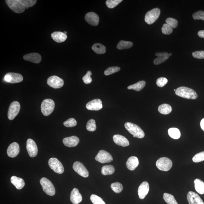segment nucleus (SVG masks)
<instances>
[{
    "instance_id": "nucleus-1",
    "label": "nucleus",
    "mask_w": 204,
    "mask_h": 204,
    "mask_svg": "<svg viewBox=\"0 0 204 204\" xmlns=\"http://www.w3.org/2000/svg\"><path fill=\"white\" fill-rule=\"evenodd\" d=\"M176 95L187 99H196L198 97L196 92L192 89L185 87H180L176 90Z\"/></svg>"
},
{
    "instance_id": "nucleus-2",
    "label": "nucleus",
    "mask_w": 204,
    "mask_h": 204,
    "mask_svg": "<svg viewBox=\"0 0 204 204\" xmlns=\"http://www.w3.org/2000/svg\"><path fill=\"white\" fill-rule=\"evenodd\" d=\"M125 126L127 130L133 135V137L142 138L145 136V133L142 130L135 124L130 122H126Z\"/></svg>"
},
{
    "instance_id": "nucleus-3",
    "label": "nucleus",
    "mask_w": 204,
    "mask_h": 204,
    "mask_svg": "<svg viewBox=\"0 0 204 204\" xmlns=\"http://www.w3.org/2000/svg\"><path fill=\"white\" fill-rule=\"evenodd\" d=\"M55 107V103L52 99H46L42 102L41 110L44 116H48L53 112Z\"/></svg>"
},
{
    "instance_id": "nucleus-4",
    "label": "nucleus",
    "mask_w": 204,
    "mask_h": 204,
    "mask_svg": "<svg viewBox=\"0 0 204 204\" xmlns=\"http://www.w3.org/2000/svg\"><path fill=\"white\" fill-rule=\"evenodd\" d=\"M43 190L46 193L50 196H53L55 194V189L51 181L45 177L42 178L40 181Z\"/></svg>"
},
{
    "instance_id": "nucleus-5",
    "label": "nucleus",
    "mask_w": 204,
    "mask_h": 204,
    "mask_svg": "<svg viewBox=\"0 0 204 204\" xmlns=\"http://www.w3.org/2000/svg\"><path fill=\"white\" fill-rule=\"evenodd\" d=\"M7 4L13 12L17 13H20L24 12L25 8L20 0H6Z\"/></svg>"
},
{
    "instance_id": "nucleus-6",
    "label": "nucleus",
    "mask_w": 204,
    "mask_h": 204,
    "mask_svg": "<svg viewBox=\"0 0 204 204\" xmlns=\"http://www.w3.org/2000/svg\"><path fill=\"white\" fill-rule=\"evenodd\" d=\"M161 11L159 8L152 9L146 13L145 15V21L148 24L151 25L156 21L160 16Z\"/></svg>"
},
{
    "instance_id": "nucleus-7",
    "label": "nucleus",
    "mask_w": 204,
    "mask_h": 204,
    "mask_svg": "<svg viewBox=\"0 0 204 204\" xmlns=\"http://www.w3.org/2000/svg\"><path fill=\"white\" fill-rule=\"evenodd\" d=\"M156 165L159 170L168 171L172 167V162L171 160L168 158L162 157L158 159Z\"/></svg>"
},
{
    "instance_id": "nucleus-8",
    "label": "nucleus",
    "mask_w": 204,
    "mask_h": 204,
    "mask_svg": "<svg viewBox=\"0 0 204 204\" xmlns=\"http://www.w3.org/2000/svg\"><path fill=\"white\" fill-rule=\"evenodd\" d=\"M48 164L50 168L56 173L59 174L63 173L64 168L62 163L56 158H50Z\"/></svg>"
},
{
    "instance_id": "nucleus-9",
    "label": "nucleus",
    "mask_w": 204,
    "mask_h": 204,
    "mask_svg": "<svg viewBox=\"0 0 204 204\" xmlns=\"http://www.w3.org/2000/svg\"><path fill=\"white\" fill-rule=\"evenodd\" d=\"M20 109V105L18 101H14L9 106L8 118L9 120H12L19 114Z\"/></svg>"
},
{
    "instance_id": "nucleus-10",
    "label": "nucleus",
    "mask_w": 204,
    "mask_h": 204,
    "mask_svg": "<svg viewBox=\"0 0 204 204\" xmlns=\"http://www.w3.org/2000/svg\"><path fill=\"white\" fill-rule=\"evenodd\" d=\"M95 159L96 161L101 163H108L112 162L113 157L110 154L105 150H101L99 152Z\"/></svg>"
},
{
    "instance_id": "nucleus-11",
    "label": "nucleus",
    "mask_w": 204,
    "mask_h": 204,
    "mask_svg": "<svg viewBox=\"0 0 204 204\" xmlns=\"http://www.w3.org/2000/svg\"><path fill=\"white\" fill-rule=\"evenodd\" d=\"M47 83L50 87L54 89H59L64 86L63 80L56 76H52L48 78Z\"/></svg>"
},
{
    "instance_id": "nucleus-12",
    "label": "nucleus",
    "mask_w": 204,
    "mask_h": 204,
    "mask_svg": "<svg viewBox=\"0 0 204 204\" xmlns=\"http://www.w3.org/2000/svg\"><path fill=\"white\" fill-rule=\"evenodd\" d=\"M73 169L77 173L82 177L87 178L89 177V172L82 163L76 161L74 163Z\"/></svg>"
},
{
    "instance_id": "nucleus-13",
    "label": "nucleus",
    "mask_w": 204,
    "mask_h": 204,
    "mask_svg": "<svg viewBox=\"0 0 204 204\" xmlns=\"http://www.w3.org/2000/svg\"><path fill=\"white\" fill-rule=\"evenodd\" d=\"M4 80L12 84L21 82L23 80V76L20 74L15 73H8L5 75Z\"/></svg>"
},
{
    "instance_id": "nucleus-14",
    "label": "nucleus",
    "mask_w": 204,
    "mask_h": 204,
    "mask_svg": "<svg viewBox=\"0 0 204 204\" xmlns=\"http://www.w3.org/2000/svg\"><path fill=\"white\" fill-rule=\"evenodd\" d=\"M26 148L28 153L30 157L36 156L38 153V148L34 140L30 138L28 139Z\"/></svg>"
},
{
    "instance_id": "nucleus-15",
    "label": "nucleus",
    "mask_w": 204,
    "mask_h": 204,
    "mask_svg": "<svg viewBox=\"0 0 204 204\" xmlns=\"http://www.w3.org/2000/svg\"><path fill=\"white\" fill-rule=\"evenodd\" d=\"M85 19L87 23L94 26L98 25L99 23V17L94 12H90L87 13Z\"/></svg>"
},
{
    "instance_id": "nucleus-16",
    "label": "nucleus",
    "mask_w": 204,
    "mask_h": 204,
    "mask_svg": "<svg viewBox=\"0 0 204 204\" xmlns=\"http://www.w3.org/2000/svg\"><path fill=\"white\" fill-rule=\"evenodd\" d=\"M86 108L90 110H99L103 108L101 100L99 99H94L89 102L86 105Z\"/></svg>"
},
{
    "instance_id": "nucleus-17",
    "label": "nucleus",
    "mask_w": 204,
    "mask_h": 204,
    "mask_svg": "<svg viewBox=\"0 0 204 204\" xmlns=\"http://www.w3.org/2000/svg\"><path fill=\"white\" fill-rule=\"evenodd\" d=\"M187 198L189 204H204L199 195L194 192H188Z\"/></svg>"
},
{
    "instance_id": "nucleus-18",
    "label": "nucleus",
    "mask_w": 204,
    "mask_h": 204,
    "mask_svg": "<svg viewBox=\"0 0 204 204\" xmlns=\"http://www.w3.org/2000/svg\"><path fill=\"white\" fill-rule=\"evenodd\" d=\"M149 190V183L147 181H144L139 186L138 189V194L141 199H143L148 194Z\"/></svg>"
},
{
    "instance_id": "nucleus-19",
    "label": "nucleus",
    "mask_w": 204,
    "mask_h": 204,
    "mask_svg": "<svg viewBox=\"0 0 204 204\" xmlns=\"http://www.w3.org/2000/svg\"><path fill=\"white\" fill-rule=\"evenodd\" d=\"M19 151V146L18 143L13 142L9 145L8 149H7V155L9 157L14 158L18 155Z\"/></svg>"
},
{
    "instance_id": "nucleus-20",
    "label": "nucleus",
    "mask_w": 204,
    "mask_h": 204,
    "mask_svg": "<svg viewBox=\"0 0 204 204\" xmlns=\"http://www.w3.org/2000/svg\"><path fill=\"white\" fill-rule=\"evenodd\" d=\"M156 56L158 57L153 61V64L155 65H158L167 60L170 56L169 53L163 52H157L155 54Z\"/></svg>"
},
{
    "instance_id": "nucleus-21",
    "label": "nucleus",
    "mask_w": 204,
    "mask_h": 204,
    "mask_svg": "<svg viewBox=\"0 0 204 204\" xmlns=\"http://www.w3.org/2000/svg\"><path fill=\"white\" fill-rule=\"evenodd\" d=\"M79 142V138L75 136L66 137L63 140L64 145L69 148L75 147Z\"/></svg>"
},
{
    "instance_id": "nucleus-22",
    "label": "nucleus",
    "mask_w": 204,
    "mask_h": 204,
    "mask_svg": "<svg viewBox=\"0 0 204 204\" xmlns=\"http://www.w3.org/2000/svg\"><path fill=\"white\" fill-rule=\"evenodd\" d=\"M23 58L25 60L38 64L41 61L42 57L40 54L36 53H33L24 55Z\"/></svg>"
},
{
    "instance_id": "nucleus-23",
    "label": "nucleus",
    "mask_w": 204,
    "mask_h": 204,
    "mask_svg": "<svg viewBox=\"0 0 204 204\" xmlns=\"http://www.w3.org/2000/svg\"><path fill=\"white\" fill-rule=\"evenodd\" d=\"M113 140L115 143L122 147H125L129 145V141L125 137L120 135H115L113 136Z\"/></svg>"
},
{
    "instance_id": "nucleus-24",
    "label": "nucleus",
    "mask_w": 204,
    "mask_h": 204,
    "mask_svg": "<svg viewBox=\"0 0 204 204\" xmlns=\"http://www.w3.org/2000/svg\"><path fill=\"white\" fill-rule=\"evenodd\" d=\"M82 196L78 189L74 188L70 194V201L73 204H78L82 201Z\"/></svg>"
},
{
    "instance_id": "nucleus-25",
    "label": "nucleus",
    "mask_w": 204,
    "mask_h": 204,
    "mask_svg": "<svg viewBox=\"0 0 204 204\" xmlns=\"http://www.w3.org/2000/svg\"><path fill=\"white\" fill-rule=\"evenodd\" d=\"M138 159L136 157H131L128 159L126 166L128 169L131 170H134L139 165Z\"/></svg>"
},
{
    "instance_id": "nucleus-26",
    "label": "nucleus",
    "mask_w": 204,
    "mask_h": 204,
    "mask_svg": "<svg viewBox=\"0 0 204 204\" xmlns=\"http://www.w3.org/2000/svg\"><path fill=\"white\" fill-rule=\"evenodd\" d=\"M52 38L57 43L64 42L67 38V36L63 32L61 31H55L51 34Z\"/></svg>"
},
{
    "instance_id": "nucleus-27",
    "label": "nucleus",
    "mask_w": 204,
    "mask_h": 204,
    "mask_svg": "<svg viewBox=\"0 0 204 204\" xmlns=\"http://www.w3.org/2000/svg\"><path fill=\"white\" fill-rule=\"evenodd\" d=\"M11 182L18 190H21L25 186V183L22 178L13 176L11 178Z\"/></svg>"
},
{
    "instance_id": "nucleus-28",
    "label": "nucleus",
    "mask_w": 204,
    "mask_h": 204,
    "mask_svg": "<svg viewBox=\"0 0 204 204\" xmlns=\"http://www.w3.org/2000/svg\"><path fill=\"white\" fill-rule=\"evenodd\" d=\"M194 183L196 191L200 194H204V182L197 179L195 180Z\"/></svg>"
},
{
    "instance_id": "nucleus-29",
    "label": "nucleus",
    "mask_w": 204,
    "mask_h": 204,
    "mask_svg": "<svg viewBox=\"0 0 204 204\" xmlns=\"http://www.w3.org/2000/svg\"><path fill=\"white\" fill-rule=\"evenodd\" d=\"M92 49L98 54H103L106 52V48L105 46L100 43L94 44L92 47Z\"/></svg>"
},
{
    "instance_id": "nucleus-30",
    "label": "nucleus",
    "mask_w": 204,
    "mask_h": 204,
    "mask_svg": "<svg viewBox=\"0 0 204 204\" xmlns=\"http://www.w3.org/2000/svg\"><path fill=\"white\" fill-rule=\"evenodd\" d=\"M146 84V83L145 81H141L128 87L127 89L129 90H133L139 92L144 88Z\"/></svg>"
},
{
    "instance_id": "nucleus-31",
    "label": "nucleus",
    "mask_w": 204,
    "mask_h": 204,
    "mask_svg": "<svg viewBox=\"0 0 204 204\" xmlns=\"http://www.w3.org/2000/svg\"><path fill=\"white\" fill-rule=\"evenodd\" d=\"M158 110L159 112L163 115H168L172 112V107L169 105H161L158 107Z\"/></svg>"
},
{
    "instance_id": "nucleus-32",
    "label": "nucleus",
    "mask_w": 204,
    "mask_h": 204,
    "mask_svg": "<svg viewBox=\"0 0 204 204\" xmlns=\"http://www.w3.org/2000/svg\"><path fill=\"white\" fill-rule=\"evenodd\" d=\"M133 43L130 41L123 40H120L117 46V48L119 50L128 49L132 47Z\"/></svg>"
},
{
    "instance_id": "nucleus-33",
    "label": "nucleus",
    "mask_w": 204,
    "mask_h": 204,
    "mask_svg": "<svg viewBox=\"0 0 204 204\" xmlns=\"http://www.w3.org/2000/svg\"><path fill=\"white\" fill-rule=\"evenodd\" d=\"M115 171L114 166L111 165L103 166L101 169V173L103 175H112Z\"/></svg>"
},
{
    "instance_id": "nucleus-34",
    "label": "nucleus",
    "mask_w": 204,
    "mask_h": 204,
    "mask_svg": "<svg viewBox=\"0 0 204 204\" xmlns=\"http://www.w3.org/2000/svg\"><path fill=\"white\" fill-rule=\"evenodd\" d=\"M168 134L170 137L174 139H178L181 136L179 130L176 128H171L168 130Z\"/></svg>"
},
{
    "instance_id": "nucleus-35",
    "label": "nucleus",
    "mask_w": 204,
    "mask_h": 204,
    "mask_svg": "<svg viewBox=\"0 0 204 204\" xmlns=\"http://www.w3.org/2000/svg\"><path fill=\"white\" fill-rule=\"evenodd\" d=\"M163 198L168 204H178L174 196L171 194L165 193L163 195Z\"/></svg>"
},
{
    "instance_id": "nucleus-36",
    "label": "nucleus",
    "mask_w": 204,
    "mask_h": 204,
    "mask_svg": "<svg viewBox=\"0 0 204 204\" xmlns=\"http://www.w3.org/2000/svg\"><path fill=\"white\" fill-rule=\"evenodd\" d=\"M112 190L116 193H120L123 190V187L121 183L119 182L112 183L111 185Z\"/></svg>"
},
{
    "instance_id": "nucleus-37",
    "label": "nucleus",
    "mask_w": 204,
    "mask_h": 204,
    "mask_svg": "<svg viewBox=\"0 0 204 204\" xmlns=\"http://www.w3.org/2000/svg\"><path fill=\"white\" fill-rule=\"evenodd\" d=\"M86 129L89 131L94 132L96 131V126L95 120L91 119L87 122Z\"/></svg>"
},
{
    "instance_id": "nucleus-38",
    "label": "nucleus",
    "mask_w": 204,
    "mask_h": 204,
    "mask_svg": "<svg viewBox=\"0 0 204 204\" xmlns=\"http://www.w3.org/2000/svg\"><path fill=\"white\" fill-rule=\"evenodd\" d=\"M90 198L91 201L94 204H106L101 197L96 195H92Z\"/></svg>"
},
{
    "instance_id": "nucleus-39",
    "label": "nucleus",
    "mask_w": 204,
    "mask_h": 204,
    "mask_svg": "<svg viewBox=\"0 0 204 204\" xmlns=\"http://www.w3.org/2000/svg\"><path fill=\"white\" fill-rule=\"evenodd\" d=\"M122 1V0H107L105 3L108 8H113L117 6Z\"/></svg>"
},
{
    "instance_id": "nucleus-40",
    "label": "nucleus",
    "mask_w": 204,
    "mask_h": 204,
    "mask_svg": "<svg viewBox=\"0 0 204 204\" xmlns=\"http://www.w3.org/2000/svg\"><path fill=\"white\" fill-rule=\"evenodd\" d=\"M173 28L168 24H164L163 25L161 31L163 34L169 35L173 32Z\"/></svg>"
},
{
    "instance_id": "nucleus-41",
    "label": "nucleus",
    "mask_w": 204,
    "mask_h": 204,
    "mask_svg": "<svg viewBox=\"0 0 204 204\" xmlns=\"http://www.w3.org/2000/svg\"><path fill=\"white\" fill-rule=\"evenodd\" d=\"M120 69V68L118 67H112L107 68L105 71L104 73L105 75L108 76L119 71Z\"/></svg>"
},
{
    "instance_id": "nucleus-42",
    "label": "nucleus",
    "mask_w": 204,
    "mask_h": 204,
    "mask_svg": "<svg viewBox=\"0 0 204 204\" xmlns=\"http://www.w3.org/2000/svg\"><path fill=\"white\" fill-rule=\"evenodd\" d=\"M20 1L26 9L34 6L37 2L36 0H20Z\"/></svg>"
},
{
    "instance_id": "nucleus-43",
    "label": "nucleus",
    "mask_w": 204,
    "mask_h": 204,
    "mask_svg": "<svg viewBox=\"0 0 204 204\" xmlns=\"http://www.w3.org/2000/svg\"><path fill=\"white\" fill-rule=\"evenodd\" d=\"M192 161L194 163H199L204 161V151L196 154L193 158Z\"/></svg>"
},
{
    "instance_id": "nucleus-44",
    "label": "nucleus",
    "mask_w": 204,
    "mask_h": 204,
    "mask_svg": "<svg viewBox=\"0 0 204 204\" xmlns=\"http://www.w3.org/2000/svg\"><path fill=\"white\" fill-rule=\"evenodd\" d=\"M167 24L170 26L172 28L175 29L177 27L178 22L177 19L172 18H169L166 20Z\"/></svg>"
},
{
    "instance_id": "nucleus-45",
    "label": "nucleus",
    "mask_w": 204,
    "mask_h": 204,
    "mask_svg": "<svg viewBox=\"0 0 204 204\" xmlns=\"http://www.w3.org/2000/svg\"><path fill=\"white\" fill-rule=\"evenodd\" d=\"M77 125V121L73 118H70L64 122V125L67 127H75Z\"/></svg>"
},
{
    "instance_id": "nucleus-46",
    "label": "nucleus",
    "mask_w": 204,
    "mask_h": 204,
    "mask_svg": "<svg viewBox=\"0 0 204 204\" xmlns=\"http://www.w3.org/2000/svg\"><path fill=\"white\" fill-rule=\"evenodd\" d=\"M192 18L194 20H204V12L201 10L194 13L192 15Z\"/></svg>"
},
{
    "instance_id": "nucleus-47",
    "label": "nucleus",
    "mask_w": 204,
    "mask_h": 204,
    "mask_svg": "<svg viewBox=\"0 0 204 204\" xmlns=\"http://www.w3.org/2000/svg\"><path fill=\"white\" fill-rule=\"evenodd\" d=\"M168 82V79L166 78L161 77L157 79L156 84L158 86L162 88L165 86Z\"/></svg>"
},
{
    "instance_id": "nucleus-48",
    "label": "nucleus",
    "mask_w": 204,
    "mask_h": 204,
    "mask_svg": "<svg viewBox=\"0 0 204 204\" xmlns=\"http://www.w3.org/2000/svg\"><path fill=\"white\" fill-rule=\"evenodd\" d=\"M92 75V72L88 71L87 72L86 75L83 78V80L86 84H90L92 82V78L90 76Z\"/></svg>"
},
{
    "instance_id": "nucleus-49",
    "label": "nucleus",
    "mask_w": 204,
    "mask_h": 204,
    "mask_svg": "<svg viewBox=\"0 0 204 204\" xmlns=\"http://www.w3.org/2000/svg\"><path fill=\"white\" fill-rule=\"evenodd\" d=\"M193 56L195 58L203 59H204V51H197L194 52L192 53Z\"/></svg>"
},
{
    "instance_id": "nucleus-50",
    "label": "nucleus",
    "mask_w": 204,
    "mask_h": 204,
    "mask_svg": "<svg viewBox=\"0 0 204 204\" xmlns=\"http://www.w3.org/2000/svg\"><path fill=\"white\" fill-rule=\"evenodd\" d=\"M198 35L200 38H204V30L198 31Z\"/></svg>"
},
{
    "instance_id": "nucleus-51",
    "label": "nucleus",
    "mask_w": 204,
    "mask_h": 204,
    "mask_svg": "<svg viewBox=\"0 0 204 204\" xmlns=\"http://www.w3.org/2000/svg\"><path fill=\"white\" fill-rule=\"evenodd\" d=\"M200 126L201 128L204 131V118L201 120L200 122Z\"/></svg>"
},
{
    "instance_id": "nucleus-52",
    "label": "nucleus",
    "mask_w": 204,
    "mask_h": 204,
    "mask_svg": "<svg viewBox=\"0 0 204 204\" xmlns=\"http://www.w3.org/2000/svg\"><path fill=\"white\" fill-rule=\"evenodd\" d=\"M63 33H64L65 34H66V35L67 34V32L66 31H64Z\"/></svg>"
},
{
    "instance_id": "nucleus-53",
    "label": "nucleus",
    "mask_w": 204,
    "mask_h": 204,
    "mask_svg": "<svg viewBox=\"0 0 204 204\" xmlns=\"http://www.w3.org/2000/svg\"><path fill=\"white\" fill-rule=\"evenodd\" d=\"M169 53V55L170 56H171V55H172V54L171 53Z\"/></svg>"
},
{
    "instance_id": "nucleus-54",
    "label": "nucleus",
    "mask_w": 204,
    "mask_h": 204,
    "mask_svg": "<svg viewBox=\"0 0 204 204\" xmlns=\"http://www.w3.org/2000/svg\"><path fill=\"white\" fill-rule=\"evenodd\" d=\"M174 90L175 91H175H176L175 89H174Z\"/></svg>"
}]
</instances>
